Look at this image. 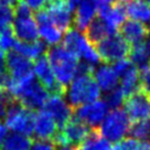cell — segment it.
Segmentation results:
<instances>
[{
    "label": "cell",
    "instance_id": "43",
    "mask_svg": "<svg viewBox=\"0 0 150 150\" xmlns=\"http://www.w3.org/2000/svg\"><path fill=\"white\" fill-rule=\"evenodd\" d=\"M145 44H146V49H147V51H148V53H149V55H150V37L147 39V42H146Z\"/></svg>",
    "mask_w": 150,
    "mask_h": 150
},
{
    "label": "cell",
    "instance_id": "5",
    "mask_svg": "<svg viewBox=\"0 0 150 150\" xmlns=\"http://www.w3.org/2000/svg\"><path fill=\"white\" fill-rule=\"evenodd\" d=\"M131 122L124 109H112L108 112L98 128L99 134L108 141H116L124 139L129 131Z\"/></svg>",
    "mask_w": 150,
    "mask_h": 150
},
{
    "label": "cell",
    "instance_id": "15",
    "mask_svg": "<svg viewBox=\"0 0 150 150\" xmlns=\"http://www.w3.org/2000/svg\"><path fill=\"white\" fill-rule=\"evenodd\" d=\"M126 8L119 2L98 8V18L102 19L115 32H117L126 21Z\"/></svg>",
    "mask_w": 150,
    "mask_h": 150
},
{
    "label": "cell",
    "instance_id": "34",
    "mask_svg": "<svg viewBox=\"0 0 150 150\" xmlns=\"http://www.w3.org/2000/svg\"><path fill=\"white\" fill-rule=\"evenodd\" d=\"M131 64L132 63L128 59H122V60H119V61L112 63V67H114V70L116 71V73L120 76L125 71H127L130 67Z\"/></svg>",
    "mask_w": 150,
    "mask_h": 150
},
{
    "label": "cell",
    "instance_id": "35",
    "mask_svg": "<svg viewBox=\"0 0 150 150\" xmlns=\"http://www.w3.org/2000/svg\"><path fill=\"white\" fill-rule=\"evenodd\" d=\"M31 150H55V146L52 141L35 140L32 142Z\"/></svg>",
    "mask_w": 150,
    "mask_h": 150
},
{
    "label": "cell",
    "instance_id": "17",
    "mask_svg": "<svg viewBox=\"0 0 150 150\" xmlns=\"http://www.w3.org/2000/svg\"><path fill=\"white\" fill-rule=\"evenodd\" d=\"M119 32L130 45L142 43L149 38L150 28L135 20H126L119 28Z\"/></svg>",
    "mask_w": 150,
    "mask_h": 150
},
{
    "label": "cell",
    "instance_id": "40",
    "mask_svg": "<svg viewBox=\"0 0 150 150\" xmlns=\"http://www.w3.org/2000/svg\"><path fill=\"white\" fill-rule=\"evenodd\" d=\"M65 1H66V4H67V6L70 7V9L72 10V11H74L83 0H65Z\"/></svg>",
    "mask_w": 150,
    "mask_h": 150
},
{
    "label": "cell",
    "instance_id": "36",
    "mask_svg": "<svg viewBox=\"0 0 150 150\" xmlns=\"http://www.w3.org/2000/svg\"><path fill=\"white\" fill-rule=\"evenodd\" d=\"M141 85L140 89L144 91L145 93H147L150 96V69L148 71H146L145 73H141Z\"/></svg>",
    "mask_w": 150,
    "mask_h": 150
},
{
    "label": "cell",
    "instance_id": "13",
    "mask_svg": "<svg viewBox=\"0 0 150 150\" xmlns=\"http://www.w3.org/2000/svg\"><path fill=\"white\" fill-rule=\"evenodd\" d=\"M34 19L38 23L39 34L42 38V41L52 47L59 45L62 40V32L56 28L51 21L45 8L39 10L34 14Z\"/></svg>",
    "mask_w": 150,
    "mask_h": 150
},
{
    "label": "cell",
    "instance_id": "46",
    "mask_svg": "<svg viewBox=\"0 0 150 150\" xmlns=\"http://www.w3.org/2000/svg\"><path fill=\"white\" fill-rule=\"evenodd\" d=\"M47 1H50V2H53V1H55V0H47Z\"/></svg>",
    "mask_w": 150,
    "mask_h": 150
},
{
    "label": "cell",
    "instance_id": "28",
    "mask_svg": "<svg viewBox=\"0 0 150 150\" xmlns=\"http://www.w3.org/2000/svg\"><path fill=\"white\" fill-rule=\"evenodd\" d=\"M112 150H150V141L124 138L112 146Z\"/></svg>",
    "mask_w": 150,
    "mask_h": 150
},
{
    "label": "cell",
    "instance_id": "37",
    "mask_svg": "<svg viewBox=\"0 0 150 150\" xmlns=\"http://www.w3.org/2000/svg\"><path fill=\"white\" fill-rule=\"evenodd\" d=\"M31 10L39 11L45 8V0H21Z\"/></svg>",
    "mask_w": 150,
    "mask_h": 150
},
{
    "label": "cell",
    "instance_id": "38",
    "mask_svg": "<svg viewBox=\"0 0 150 150\" xmlns=\"http://www.w3.org/2000/svg\"><path fill=\"white\" fill-rule=\"evenodd\" d=\"M11 99L5 100V102H0V119H1V118H6L7 110H8V106H9V103L11 102Z\"/></svg>",
    "mask_w": 150,
    "mask_h": 150
},
{
    "label": "cell",
    "instance_id": "45",
    "mask_svg": "<svg viewBox=\"0 0 150 150\" xmlns=\"http://www.w3.org/2000/svg\"><path fill=\"white\" fill-rule=\"evenodd\" d=\"M130 1H132V0H118V2H119V4H129V2H130Z\"/></svg>",
    "mask_w": 150,
    "mask_h": 150
},
{
    "label": "cell",
    "instance_id": "10",
    "mask_svg": "<svg viewBox=\"0 0 150 150\" xmlns=\"http://www.w3.org/2000/svg\"><path fill=\"white\" fill-rule=\"evenodd\" d=\"M109 107L105 100H96L94 103L86 104L83 106L75 108V118L85 124L86 126H91L94 128L102 124L105 117L107 116Z\"/></svg>",
    "mask_w": 150,
    "mask_h": 150
},
{
    "label": "cell",
    "instance_id": "39",
    "mask_svg": "<svg viewBox=\"0 0 150 150\" xmlns=\"http://www.w3.org/2000/svg\"><path fill=\"white\" fill-rule=\"evenodd\" d=\"M95 2V5L97 6L98 8L100 7H105V6H109L112 4H115V0H93Z\"/></svg>",
    "mask_w": 150,
    "mask_h": 150
},
{
    "label": "cell",
    "instance_id": "4",
    "mask_svg": "<svg viewBox=\"0 0 150 150\" xmlns=\"http://www.w3.org/2000/svg\"><path fill=\"white\" fill-rule=\"evenodd\" d=\"M62 45L66 50L74 53L79 57V60L82 59L83 62L93 67L99 65L102 61L95 47L86 39L85 35H83V33L74 28H71L66 31Z\"/></svg>",
    "mask_w": 150,
    "mask_h": 150
},
{
    "label": "cell",
    "instance_id": "22",
    "mask_svg": "<svg viewBox=\"0 0 150 150\" xmlns=\"http://www.w3.org/2000/svg\"><path fill=\"white\" fill-rule=\"evenodd\" d=\"M126 13L135 20L150 28V5L146 0H132L126 6Z\"/></svg>",
    "mask_w": 150,
    "mask_h": 150
},
{
    "label": "cell",
    "instance_id": "31",
    "mask_svg": "<svg viewBox=\"0 0 150 150\" xmlns=\"http://www.w3.org/2000/svg\"><path fill=\"white\" fill-rule=\"evenodd\" d=\"M125 99H126V96H125L124 92L120 89V87H116L107 94L105 102L108 105V107L112 108V109H118V107L124 104Z\"/></svg>",
    "mask_w": 150,
    "mask_h": 150
},
{
    "label": "cell",
    "instance_id": "27",
    "mask_svg": "<svg viewBox=\"0 0 150 150\" xmlns=\"http://www.w3.org/2000/svg\"><path fill=\"white\" fill-rule=\"evenodd\" d=\"M32 142L30 137L12 132L5 138L2 142V150H29Z\"/></svg>",
    "mask_w": 150,
    "mask_h": 150
},
{
    "label": "cell",
    "instance_id": "19",
    "mask_svg": "<svg viewBox=\"0 0 150 150\" xmlns=\"http://www.w3.org/2000/svg\"><path fill=\"white\" fill-rule=\"evenodd\" d=\"M57 126L53 118L44 110H39L35 112V122H34V134L38 140L52 141L57 132Z\"/></svg>",
    "mask_w": 150,
    "mask_h": 150
},
{
    "label": "cell",
    "instance_id": "32",
    "mask_svg": "<svg viewBox=\"0 0 150 150\" xmlns=\"http://www.w3.org/2000/svg\"><path fill=\"white\" fill-rule=\"evenodd\" d=\"M13 22V8L0 4V32L11 27Z\"/></svg>",
    "mask_w": 150,
    "mask_h": 150
},
{
    "label": "cell",
    "instance_id": "42",
    "mask_svg": "<svg viewBox=\"0 0 150 150\" xmlns=\"http://www.w3.org/2000/svg\"><path fill=\"white\" fill-rule=\"evenodd\" d=\"M6 70V54L2 50H0V72Z\"/></svg>",
    "mask_w": 150,
    "mask_h": 150
},
{
    "label": "cell",
    "instance_id": "24",
    "mask_svg": "<svg viewBox=\"0 0 150 150\" xmlns=\"http://www.w3.org/2000/svg\"><path fill=\"white\" fill-rule=\"evenodd\" d=\"M141 76L140 72L135 65H132L120 75V89L125 96L128 97L140 89Z\"/></svg>",
    "mask_w": 150,
    "mask_h": 150
},
{
    "label": "cell",
    "instance_id": "3",
    "mask_svg": "<svg viewBox=\"0 0 150 150\" xmlns=\"http://www.w3.org/2000/svg\"><path fill=\"white\" fill-rule=\"evenodd\" d=\"M6 128L23 136H31L34 131L35 112L30 110L14 98L11 99L6 115Z\"/></svg>",
    "mask_w": 150,
    "mask_h": 150
},
{
    "label": "cell",
    "instance_id": "26",
    "mask_svg": "<svg viewBox=\"0 0 150 150\" xmlns=\"http://www.w3.org/2000/svg\"><path fill=\"white\" fill-rule=\"evenodd\" d=\"M81 150H112V145L110 141L104 138L97 128L91 130L87 138L80 145Z\"/></svg>",
    "mask_w": 150,
    "mask_h": 150
},
{
    "label": "cell",
    "instance_id": "7",
    "mask_svg": "<svg viewBox=\"0 0 150 150\" xmlns=\"http://www.w3.org/2000/svg\"><path fill=\"white\" fill-rule=\"evenodd\" d=\"M33 73H34V76H37V81L47 89L49 94L60 95V96L65 95L66 87H64L63 85H61L57 82L45 55L41 56L34 61Z\"/></svg>",
    "mask_w": 150,
    "mask_h": 150
},
{
    "label": "cell",
    "instance_id": "11",
    "mask_svg": "<svg viewBox=\"0 0 150 150\" xmlns=\"http://www.w3.org/2000/svg\"><path fill=\"white\" fill-rule=\"evenodd\" d=\"M6 69L12 80L24 81L34 77L33 62L13 50L6 54Z\"/></svg>",
    "mask_w": 150,
    "mask_h": 150
},
{
    "label": "cell",
    "instance_id": "1",
    "mask_svg": "<svg viewBox=\"0 0 150 150\" xmlns=\"http://www.w3.org/2000/svg\"><path fill=\"white\" fill-rule=\"evenodd\" d=\"M47 57L57 82L64 87H67L77 75V67L80 63L79 57L66 50L63 45L49 47Z\"/></svg>",
    "mask_w": 150,
    "mask_h": 150
},
{
    "label": "cell",
    "instance_id": "29",
    "mask_svg": "<svg viewBox=\"0 0 150 150\" xmlns=\"http://www.w3.org/2000/svg\"><path fill=\"white\" fill-rule=\"evenodd\" d=\"M132 138L138 140H145L150 135V122H132L129 127V131Z\"/></svg>",
    "mask_w": 150,
    "mask_h": 150
},
{
    "label": "cell",
    "instance_id": "25",
    "mask_svg": "<svg viewBox=\"0 0 150 150\" xmlns=\"http://www.w3.org/2000/svg\"><path fill=\"white\" fill-rule=\"evenodd\" d=\"M128 56H129V61L132 63V65H135L138 69L140 74L145 73L146 71L150 69V55L144 42L131 45Z\"/></svg>",
    "mask_w": 150,
    "mask_h": 150
},
{
    "label": "cell",
    "instance_id": "44",
    "mask_svg": "<svg viewBox=\"0 0 150 150\" xmlns=\"http://www.w3.org/2000/svg\"><path fill=\"white\" fill-rule=\"evenodd\" d=\"M61 150H81V149L77 148V147H73V148H69V147H67V148H62Z\"/></svg>",
    "mask_w": 150,
    "mask_h": 150
},
{
    "label": "cell",
    "instance_id": "21",
    "mask_svg": "<svg viewBox=\"0 0 150 150\" xmlns=\"http://www.w3.org/2000/svg\"><path fill=\"white\" fill-rule=\"evenodd\" d=\"M47 44L42 40H37L33 42H20L18 41L13 51L23 55L30 61H35L39 57L43 56L47 52Z\"/></svg>",
    "mask_w": 150,
    "mask_h": 150
},
{
    "label": "cell",
    "instance_id": "47",
    "mask_svg": "<svg viewBox=\"0 0 150 150\" xmlns=\"http://www.w3.org/2000/svg\"><path fill=\"white\" fill-rule=\"evenodd\" d=\"M146 1H147V2H148V4L150 5V0H146Z\"/></svg>",
    "mask_w": 150,
    "mask_h": 150
},
{
    "label": "cell",
    "instance_id": "23",
    "mask_svg": "<svg viewBox=\"0 0 150 150\" xmlns=\"http://www.w3.org/2000/svg\"><path fill=\"white\" fill-rule=\"evenodd\" d=\"M114 30L108 27L102 19L95 18L92 21V23L88 25V28L85 31V37L93 45H96L97 43L103 41L104 39L110 37L112 34H116Z\"/></svg>",
    "mask_w": 150,
    "mask_h": 150
},
{
    "label": "cell",
    "instance_id": "6",
    "mask_svg": "<svg viewBox=\"0 0 150 150\" xmlns=\"http://www.w3.org/2000/svg\"><path fill=\"white\" fill-rule=\"evenodd\" d=\"M130 47V44L118 33L104 39L95 45L100 60H103L105 64H110L122 59H127Z\"/></svg>",
    "mask_w": 150,
    "mask_h": 150
},
{
    "label": "cell",
    "instance_id": "12",
    "mask_svg": "<svg viewBox=\"0 0 150 150\" xmlns=\"http://www.w3.org/2000/svg\"><path fill=\"white\" fill-rule=\"evenodd\" d=\"M47 12L51 21L61 32L67 31L73 24V11L65 0H55L47 6Z\"/></svg>",
    "mask_w": 150,
    "mask_h": 150
},
{
    "label": "cell",
    "instance_id": "14",
    "mask_svg": "<svg viewBox=\"0 0 150 150\" xmlns=\"http://www.w3.org/2000/svg\"><path fill=\"white\" fill-rule=\"evenodd\" d=\"M11 27L17 40L20 42H33L39 40L40 34L34 16L29 18H14Z\"/></svg>",
    "mask_w": 150,
    "mask_h": 150
},
{
    "label": "cell",
    "instance_id": "9",
    "mask_svg": "<svg viewBox=\"0 0 150 150\" xmlns=\"http://www.w3.org/2000/svg\"><path fill=\"white\" fill-rule=\"evenodd\" d=\"M42 110L47 112L53 118L60 130L65 127V125L73 118L74 115L73 108L66 103L63 96L60 95H50L42 107Z\"/></svg>",
    "mask_w": 150,
    "mask_h": 150
},
{
    "label": "cell",
    "instance_id": "18",
    "mask_svg": "<svg viewBox=\"0 0 150 150\" xmlns=\"http://www.w3.org/2000/svg\"><path fill=\"white\" fill-rule=\"evenodd\" d=\"M93 77L100 91H104L106 93H109L116 88L119 83V75L110 64L104 63L96 66L93 71Z\"/></svg>",
    "mask_w": 150,
    "mask_h": 150
},
{
    "label": "cell",
    "instance_id": "16",
    "mask_svg": "<svg viewBox=\"0 0 150 150\" xmlns=\"http://www.w3.org/2000/svg\"><path fill=\"white\" fill-rule=\"evenodd\" d=\"M97 12L98 7L95 5L93 0H83L76 8L73 17L74 29L80 31L81 33L85 32L89 24L92 23V21L95 19Z\"/></svg>",
    "mask_w": 150,
    "mask_h": 150
},
{
    "label": "cell",
    "instance_id": "2",
    "mask_svg": "<svg viewBox=\"0 0 150 150\" xmlns=\"http://www.w3.org/2000/svg\"><path fill=\"white\" fill-rule=\"evenodd\" d=\"M100 88L95 82L93 74L77 75L66 87V98L72 108H77L86 104L99 100Z\"/></svg>",
    "mask_w": 150,
    "mask_h": 150
},
{
    "label": "cell",
    "instance_id": "8",
    "mask_svg": "<svg viewBox=\"0 0 150 150\" xmlns=\"http://www.w3.org/2000/svg\"><path fill=\"white\" fill-rule=\"evenodd\" d=\"M124 106L131 124L138 122H149L150 96L144 91L139 89L138 92L126 97Z\"/></svg>",
    "mask_w": 150,
    "mask_h": 150
},
{
    "label": "cell",
    "instance_id": "20",
    "mask_svg": "<svg viewBox=\"0 0 150 150\" xmlns=\"http://www.w3.org/2000/svg\"><path fill=\"white\" fill-rule=\"evenodd\" d=\"M60 131L63 134V136L65 137L69 146L81 145L91 134L88 126H86L85 124H83L75 117L72 118L65 125V127Z\"/></svg>",
    "mask_w": 150,
    "mask_h": 150
},
{
    "label": "cell",
    "instance_id": "33",
    "mask_svg": "<svg viewBox=\"0 0 150 150\" xmlns=\"http://www.w3.org/2000/svg\"><path fill=\"white\" fill-rule=\"evenodd\" d=\"M13 17L17 19L29 18V17H33V12L25 4L20 1L18 5L13 8Z\"/></svg>",
    "mask_w": 150,
    "mask_h": 150
},
{
    "label": "cell",
    "instance_id": "30",
    "mask_svg": "<svg viewBox=\"0 0 150 150\" xmlns=\"http://www.w3.org/2000/svg\"><path fill=\"white\" fill-rule=\"evenodd\" d=\"M17 42H18V40L14 35L12 27L0 32V50H2L4 52L12 51Z\"/></svg>",
    "mask_w": 150,
    "mask_h": 150
},
{
    "label": "cell",
    "instance_id": "41",
    "mask_svg": "<svg viewBox=\"0 0 150 150\" xmlns=\"http://www.w3.org/2000/svg\"><path fill=\"white\" fill-rule=\"evenodd\" d=\"M6 137H7V128L2 122H0V145H2Z\"/></svg>",
    "mask_w": 150,
    "mask_h": 150
}]
</instances>
